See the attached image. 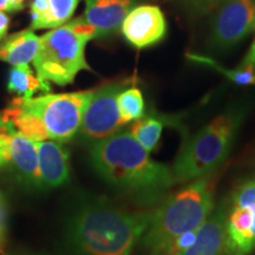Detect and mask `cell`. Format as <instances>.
Here are the masks:
<instances>
[{"label":"cell","mask_w":255,"mask_h":255,"mask_svg":"<svg viewBox=\"0 0 255 255\" xmlns=\"http://www.w3.org/2000/svg\"><path fill=\"white\" fill-rule=\"evenodd\" d=\"M8 163V135L0 133V167Z\"/></svg>","instance_id":"23"},{"label":"cell","mask_w":255,"mask_h":255,"mask_svg":"<svg viewBox=\"0 0 255 255\" xmlns=\"http://www.w3.org/2000/svg\"><path fill=\"white\" fill-rule=\"evenodd\" d=\"M49 7V0H33L31 4V15H38Z\"/></svg>","instance_id":"24"},{"label":"cell","mask_w":255,"mask_h":255,"mask_svg":"<svg viewBox=\"0 0 255 255\" xmlns=\"http://www.w3.org/2000/svg\"><path fill=\"white\" fill-rule=\"evenodd\" d=\"M7 90L18 97L31 98L38 91L49 94L51 87L50 83L40 81L38 76H34L30 65H20L9 70Z\"/></svg>","instance_id":"19"},{"label":"cell","mask_w":255,"mask_h":255,"mask_svg":"<svg viewBox=\"0 0 255 255\" xmlns=\"http://www.w3.org/2000/svg\"><path fill=\"white\" fill-rule=\"evenodd\" d=\"M255 250V177L242 182L226 205L222 255H250Z\"/></svg>","instance_id":"8"},{"label":"cell","mask_w":255,"mask_h":255,"mask_svg":"<svg viewBox=\"0 0 255 255\" xmlns=\"http://www.w3.org/2000/svg\"><path fill=\"white\" fill-rule=\"evenodd\" d=\"M8 12L21 11L24 8V0H7Z\"/></svg>","instance_id":"27"},{"label":"cell","mask_w":255,"mask_h":255,"mask_svg":"<svg viewBox=\"0 0 255 255\" xmlns=\"http://www.w3.org/2000/svg\"><path fill=\"white\" fill-rule=\"evenodd\" d=\"M8 163L21 183L32 189H41L36 142L20 132L8 135Z\"/></svg>","instance_id":"12"},{"label":"cell","mask_w":255,"mask_h":255,"mask_svg":"<svg viewBox=\"0 0 255 255\" xmlns=\"http://www.w3.org/2000/svg\"><path fill=\"white\" fill-rule=\"evenodd\" d=\"M186 58L196 65L203 66V68L210 69L213 71L221 73L228 81H231L237 85L248 87V85H255V69L252 66L240 65L235 69L225 68L221 63L213 58V57L202 55V53L187 52Z\"/></svg>","instance_id":"18"},{"label":"cell","mask_w":255,"mask_h":255,"mask_svg":"<svg viewBox=\"0 0 255 255\" xmlns=\"http://www.w3.org/2000/svg\"><path fill=\"white\" fill-rule=\"evenodd\" d=\"M190 14L205 15L215 11L223 0H176Z\"/></svg>","instance_id":"21"},{"label":"cell","mask_w":255,"mask_h":255,"mask_svg":"<svg viewBox=\"0 0 255 255\" xmlns=\"http://www.w3.org/2000/svg\"><path fill=\"white\" fill-rule=\"evenodd\" d=\"M9 21H11V19H9L8 15L4 11H0V41H2L6 38L9 27Z\"/></svg>","instance_id":"25"},{"label":"cell","mask_w":255,"mask_h":255,"mask_svg":"<svg viewBox=\"0 0 255 255\" xmlns=\"http://www.w3.org/2000/svg\"><path fill=\"white\" fill-rule=\"evenodd\" d=\"M0 11L8 12V5H7V0H0Z\"/></svg>","instance_id":"28"},{"label":"cell","mask_w":255,"mask_h":255,"mask_svg":"<svg viewBox=\"0 0 255 255\" xmlns=\"http://www.w3.org/2000/svg\"><path fill=\"white\" fill-rule=\"evenodd\" d=\"M85 11L81 18L94 27L98 38H107L121 30L124 19L136 0H84Z\"/></svg>","instance_id":"11"},{"label":"cell","mask_w":255,"mask_h":255,"mask_svg":"<svg viewBox=\"0 0 255 255\" xmlns=\"http://www.w3.org/2000/svg\"><path fill=\"white\" fill-rule=\"evenodd\" d=\"M164 127L178 128L184 133L180 120L176 117L151 111L145 114L142 119L135 121L130 128V132L146 151L152 152L157 148Z\"/></svg>","instance_id":"16"},{"label":"cell","mask_w":255,"mask_h":255,"mask_svg":"<svg viewBox=\"0 0 255 255\" xmlns=\"http://www.w3.org/2000/svg\"><path fill=\"white\" fill-rule=\"evenodd\" d=\"M121 31L130 45L139 50L148 49L167 37V18L157 5L133 6L124 19Z\"/></svg>","instance_id":"10"},{"label":"cell","mask_w":255,"mask_h":255,"mask_svg":"<svg viewBox=\"0 0 255 255\" xmlns=\"http://www.w3.org/2000/svg\"><path fill=\"white\" fill-rule=\"evenodd\" d=\"M79 0H49V7L38 15H31V30L60 27L71 20Z\"/></svg>","instance_id":"17"},{"label":"cell","mask_w":255,"mask_h":255,"mask_svg":"<svg viewBox=\"0 0 255 255\" xmlns=\"http://www.w3.org/2000/svg\"><path fill=\"white\" fill-rule=\"evenodd\" d=\"M226 241V203L215 207L197 232L196 241L180 255H222Z\"/></svg>","instance_id":"14"},{"label":"cell","mask_w":255,"mask_h":255,"mask_svg":"<svg viewBox=\"0 0 255 255\" xmlns=\"http://www.w3.org/2000/svg\"><path fill=\"white\" fill-rule=\"evenodd\" d=\"M213 13L207 39L210 52H231L254 31L255 0H223Z\"/></svg>","instance_id":"7"},{"label":"cell","mask_w":255,"mask_h":255,"mask_svg":"<svg viewBox=\"0 0 255 255\" xmlns=\"http://www.w3.org/2000/svg\"><path fill=\"white\" fill-rule=\"evenodd\" d=\"M39 161L41 189H51L68 182L70 152L63 143L46 139L36 142Z\"/></svg>","instance_id":"13"},{"label":"cell","mask_w":255,"mask_h":255,"mask_svg":"<svg viewBox=\"0 0 255 255\" xmlns=\"http://www.w3.org/2000/svg\"><path fill=\"white\" fill-rule=\"evenodd\" d=\"M128 130L117 131L90 146V161L103 180L133 203H161L176 184L173 169L150 157Z\"/></svg>","instance_id":"1"},{"label":"cell","mask_w":255,"mask_h":255,"mask_svg":"<svg viewBox=\"0 0 255 255\" xmlns=\"http://www.w3.org/2000/svg\"><path fill=\"white\" fill-rule=\"evenodd\" d=\"M215 208L214 189L208 177L193 181L162 201L151 213L148 228L141 238L146 255H167L175 240L196 231Z\"/></svg>","instance_id":"4"},{"label":"cell","mask_w":255,"mask_h":255,"mask_svg":"<svg viewBox=\"0 0 255 255\" xmlns=\"http://www.w3.org/2000/svg\"><path fill=\"white\" fill-rule=\"evenodd\" d=\"M130 84H132V79H121L95 89L78 131L85 144L94 145L120 131L124 126L117 98L120 92Z\"/></svg>","instance_id":"9"},{"label":"cell","mask_w":255,"mask_h":255,"mask_svg":"<svg viewBox=\"0 0 255 255\" xmlns=\"http://www.w3.org/2000/svg\"><path fill=\"white\" fill-rule=\"evenodd\" d=\"M92 39H97L96 30L81 17L43 34L32 62L38 78L65 87L72 84L81 71H92L85 57L87 45Z\"/></svg>","instance_id":"6"},{"label":"cell","mask_w":255,"mask_h":255,"mask_svg":"<svg viewBox=\"0 0 255 255\" xmlns=\"http://www.w3.org/2000/svg\"><path fill=\"white\" fill-rule=\"evenodd\" d=\"M95 89L39 97H15L1 117L18 132L34 142L52 139L65 143L77 135Z\"/></svg>","instance_id":"3"},{"label":"cell","mask_w":255,"mask_h":255,"mask_svg":"<svg viewBox=\"0 0 255 255\" xmlns=\"http://www.w3.org/2000/svg\"><path fill=\"white\" fill-rule=\"evenodd\" d=\"M39 45L40 37L33 30L17 32L0 41V60L13 66L28 65L36 58Z\"/></svg>","instance_id":"15"},{"label":"cell","mask_w":255,"mask_h":255,"mask_svg":"<svg viewBox=\"0 0 255 255\" xmlns=\"http://www.w3.org/2000/svg\"><path fill=\"white\" fill-rule=\"evenodd\" d=\"M119 109L123 124L135 122L145 115V102L142 91L133 84L128 85L120 92Z\"/></svg>","instance_id":"20"},{"label":"cell","mask_w":255,"mask_h":255,"mask_svg":"<svg viewBox=\"0 0 255 255\" xmlns=\"http://www.w3.org/2000/svg\"><path fill=\"white\" fill-rule=\"evenodd\" d=\"M247 113L246 104L232 105L195 133L184 137L171 167L176 183L193 182L218 170L231 155Z\"/></svg>","instance_id":"5"},{"label":"cell","mask_w":255,"mask_h":255,"mask_svg":"<svg viewBox=\"0 0 255 255\" xmlns=\"http://www.w3.org/2000/svg\"><path fill=\"white\" fill-rule=\"evenodd\" d=\"M150 218L151 213L129 212L107 199H90L70 218L68 239L81 255H130Z\"/></svg>","instance_id":"2"},{"label":"cell","mask_w":255,"mask_h":255,"mask_svg":"<svg viewBox=\"0 0 255 255\" xmlns=\"http://www.w3.org/2000/svg\"><path fill=\"white\" fill-rule=\"evenodd\" d=\"M254 31H255V27H254ZM241 64L242 65L252 66V68L255 69V36H254L253 43H252L250 50H248V52L246 53V56H245V58L241 62Z\"/></svg>","instance_id":"26"},{"label":"cell","mask_w":255,"mask_h":255,"mask_svg":"<svg viewBox=\"0 0 255 255\" xmlns=\"http://www.w3.org/2000/svg\"><path fill=\"white\" fill-rule=\"evenodd\" d=\"M0 255H6L5 253H4V251H2V247L0 246Z\"/></svg>","instance_id":"29"},{"label":"cell","mask_w":255,"mask_h":255,"mask_svg":"<svg viewBox=\"0 0 255 255\" xmlns=\"http://www.w3.org/2000/svg\"><path fill=\"white\" fill-rule=\"evenodd\" d=\"M7 229V205L5 196L0 193V246L4 247Z\"/></svg>","instance_id":"22"}]
</instances>
